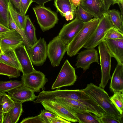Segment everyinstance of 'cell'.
Here are the masks:
<instances>
[{
  "label": "cell",
  "mask_w": 123,
  "mask_h": 123,
  "mask_svg": "<svg viewBox=\"0 0 123 123\" xmlns=\"http://www.w3.org/2000/svg\"><path fill=\"white\" fill-rule=\"evenodd\" d=\"M80 91L92 99L105 113V115L119 120L121 122V115L111 102L108 93L104 89L91 83Z\"/></svg>",
  "instance_id": "1"
},
{
  "label": "cell",
  "mask_w": 123,
  "mask_h": 123,
  "mask_svg": "<svg viewBox=\"0 0 123 123\" xmlns=\"http://www.w3.org/2000/svg\"><path fill=\"white\" fill-rule=\"evenodd\" d=\"M100 18H94L85 23L83 27L68 45L67 53L70 57L77 54L80 49L91 37L96 29Z\"/></svg>",
  "instance_id": "2"
},
{
  "label": "cell",
  "mask_w": 123,
  "mask_h": 123,
  "mask_svg": "<svg viewBox=\"0 0 123 123\" xmlns=\"http://www.w3.org/2000/svg\"><path fill=\"white\" fill-rule=\"evenodd\" d=\"M100 18V21L94 33L83 47L86 49L94 48L103 41L107 31L110 28L114 27L107 12Z\"/></svg>",
  "instance_id": "3"
},
{
  "label": "cell",
  "mask_w": 123,
  "mask_h": 123,
  "mask_svg": "<svg viewBox=\"0 0 123 123\" xmlns=\"http://www.w3.org/2000/svg\"><path fill=\"white\" fill-rule=\"evenodd\" d=\"M67 46L59 35L49 42L47 45V55L52 66L59 65L67 51Z\"/></svg>",
  "instance_id": "4"
},
{
  "label": "cell",
  "mask_w": 123,
  "mask_h": 123,
  "mask_svg": "<svg viewBox=\"0 0 123 123\" xmlns=\"http://www.w3.org/2000/svg\"><path fill=\"white\" fill-rule=\"evenodd\" d=\"M38 23L43 31L54 27L58 18L56 13L42 6L39 5L33 8Z\"/></svg>",
  "instance_id": "5"
},
{
  "label": "cell",
  "mask_w": 123,
  "mask_h": 123,
  "mask_svg": "<svg viewBox=\"0 0 123 123\" xmlns=\"http://www.w3.org/2000/svg\"><path fill=\"white\" fill-rule=\"evenodd\" d=\"M77 76L75 68L67 59L52 87V89L73 85L76 81Z\"/></svg>",
  "instance_id": "6"
},
{
  "label": "cell",
  "mask_w": 123,
  "mask_h": 123,
  "mask_svg": "<svg viewBox=\"0 0 123 123\" xmlns=\"http://www.w3.org/2000/svg\"><path fill=\"white\" fill-rule=\"evenodd\" d=\"M98 48L101 72V80L99 85L104 89L111 77L110 72L111 57L103 41L98 45Z\"/></svg>",
  "instance_id": "7"
},
{
  "label": "cell",
  "mask_w": 123,
  "mask_h": 123,
  "mask_svg": "<svg viewBox=\"0 0 123 123\" xmlns=\"http://www.w3.org/2000/svg\"><path fill=\"white\" fill-rule=\"evenodd\" d=\"M26 49L34 65L40 66L46 61L47 57V45L44 38H40L33 45Z\"/></svg>",
  "instance_id": "8"
},
{
  "label": "cell",
  "mask_w": 123,
  "mask_h": 123,
  "mask_svg": "<svg viewBox=\"0 0 123 123\" xmlns=\"http://www.w3.org/2000/svg\"><path fill=\"white\" fill-rule=\"evenodd\" d=\"M48 80L43 73L36 70L23 75L21 77L23 85L37 92H39L41 89L43 90L45 89L44 86Z\"/></svg>",
  "instance_id": "9"
},
{
  "label": "cell",
  "mask_w": 123,
  "mask_h": 123,
  "mask_svg": "<svg viewBox=\"0 0 123 123\" xmlns=\"http://www.w3.org/2000/svg\"><path fill=\"white\" fill-rule=\"evenodd\" d=\"M84 24V23L76 15L74 19L63 26L58 35L64 43L68 45L81 29Z\"/></svg>",
  "instance_id": "10"
},
{
  "label": "cell",
  "mask_w": 123,
  "mask_h": 123,
  "mask_svg": "<svg viewBox=\"0 0 123 123\" xmlns=\"http://www.w3.org/2000/svg\"><path fill=\"white\" fill-rule=\"evenodd\" d=\"M23 43L22 36L14 30H10L0 35V47L2 52L9 49L14 50Z\"/></svg>",
  "instance_id": "11"
},
{
  "label": "cell",
  "mask_w": 123,
  "mask_h": 123,
  "mask_svg": "<svg viewBox=\"0 0 123 123\" xmlns=\"http://www.w3.org/2000/svg\"><path fill=\"white\" fill-rule=\"evenodd\" d=\"M78 53L75 66L76 68H80L85 72L93 62L99 64L97 51L94 48L86 49Z\"/></svg>",
  "instance_id": "12"
},
{
  "label": "cell",
  "mask_w": 123,
  "mask_h": 123,
  "mask_svg": "<svg viewBox=\"0 0 123 123\" xmlns=\"http://www.w3.org/2000/svg\"><path fill=\"white\" fill-rule=\"evenodd\" d=\"M45 109L71 123L78 122L76 116L60 105L53 101L40 102Z\"/></svg>",
  "instance_id": "13"
},
{
  "label": "cell",
  "mask_w": 123,
  "mask_h": 123,
  "mask_svg": "<svg viewBox=\"0 0 123 123\" xmlns=\"http://www.w3.org/2000/svg\"><path fill=\"white\" fill-rule=\"evenodd\" d=\"M7 92L8 95L14 101L22 103L33 101L37 97L33 91L24 85Z\"/></svg>",
  "instance_id": "14"
},
{
  "label": "cell",
  "mask_w": 123,
  "mask_h": 123,
  "mask_svg": "<svg viewBox=\"0 0 123 123\" xmlns=\"http://www.w3.org/2000/svg\"><path fill=\"white\" fill-rule=\"evenodd\" d=\"M111 57L117 63L123 65V38H105L103 41Z\"/></svg>",
  "instance_id": "15"
},
{
  "label": "cell",
  "mask_w": 123,
  "mask_h": 123,
  "mask_svg": "<svg viewBox=\"0 0 123 123\" xmlns=\"http://www.w3.org/2000/svg\"><path fill=\"white\" fill-rule=\"evenodd\" d=\"M14 50L21 66L23 75L27 74L36 70L32 65L26 48L23 43L17 47Z\"/></svg>",
  "instance_id": "16"
},
{
  "label": "cell",
  "mask_w": 123,
  "mask_h": 123,
  "mask_svg": "<svg viewBox=\"0 0 123 123\" xmlns=\"http://www.w3.org/2000/svg\"><path fill=\"white\" fill-rule=\"evenodd\" d=\"M80 5L96 18H100L107 12L101 0H81Z\"/></svg>",
  "instance_id": "17"
},
{
  "label": "cell",
  "mask_w": 123,
  "mask_h": 123,
  "mask_svg": "<svg viewBox=\"0 0 123 123\" xmlns=\"http://www.w3.org/2000/svg\"><path fill=\"white\" fill-rule=\"evenodd\" d=\"M111 79L110 89L113 92H123V65L117 63Z\"/></svg>",
  "instance_id": "18"
},
{
  "label": "cell",
  "mask_w": 123,
  "mask_h": 123,
  "mask_svg": "<svg viewBox=\"0 0 123 123\" xmlns=\"http://www.w3.org/2000/svg\"><path fill=\"white\" fill-rule=\"evenodd\" d=\"M0 62L15 68L22 72L21 66L14 50H8L0 54Z\"/></svg>",
  "instance_id": "19"
},
{
  "label": "cell",
  "mask_w": 123,
  "mask_h": 123,
  "mask_svg": "<svg viewBox=\"0 0 123 123\" xmlns=\"http://www.w3.org/2000/svg\"><path fill=\"white\" fill-rule=\"evenodd\" d=\"M24 32L30 47L33 45L38 40L36 36L35 28L28 15L26 16Z\"/></svg>",
  "instance_id": "20"
},
{
  "label": "cell",
  "mask_w": 123,
  "mask_h": 123,
  "mask_svg": "<svg viewBox=\"0 0 123 123\" xmlns=\"http://www.w3.org/2000/svg\"><path fill=\"white\" fill-rule=\"evenodd\" d=\"M72 113L75 115L80 123H101L99 117L89 111H73Z\"/></svg>",
  "instance_id": "21"
},
{
  "label": "cell",
  "mask_w": 123,
  "mask_h": 123,
  "mask_svg": "<svg viewBox=\"0 0 123 123\" xmlns=\"http://www.w3.org/2000/svg\"><path fill=\"white\" fill-rule=\"evenodd\" d=\"M54 5L64 17L70 12H72L74 15H75L76 9L74 8L70 0H55Z\"/></svg>",
  "instance_id": "22"
},
{
  "label": "cell",
  "mask_w": 123,
  "mask_h": 123,
  "mask_svg": "<svg viewBox=\"0 0 123 123\" xmlns=\"http://www.w3.org/2000/svg\"><path fill=\"white\" fill-rule=\"evenodd\" d=\"M9 0H0V23L9 29L8 22L10 13Z\"/></svg>",
  "instance_id": "23"
},
{
  "label": "cell",
  "mask_w": 123,
  "mask_h": 123,
  "mask_svg": "<svg viewBox=\"0 0 123 123\" xmlns=\"http://www.w3.org/2000/svg\"><path fill=\"white\" fill-rule=\"evenodd\" d=\"M10 15L17 25L24 31L26 23V16L21 14L14 8L10 2L9 4Z\"/></svg>",
  "instance_id": "24"
},
{
  "label": "cell",
  "mask_w": 123,
  "mask_h": 123,
  "mask_svg": "<svg viewBox=\"0 0 123 123\" xmlns=\"http://www.w3.org/2000/svg\"><path fill=\"white\" fill-rule=\"evenodd\" d=\"M113 26L121 32L123 33V22L120 13L115 9L108 10L107 11Z\"/></svg>",
  "instance_id": "25"
},
{
  "label": "cell",
  "mask_w": 123,
  "mask_h": 123,
  "mask_svg": "<svg viewBox=\"0 0 123 123\" xmlns=\"http://www.w3.org/2000/svg\"><path fill=\"white\" fill-rule=\"evenodd\" d=\"M20 72L15 68L0 62V75L6 76L9 78H17L20 76Z\"/></svg>",
  "instance_id": "26"
},
{
  "label": "cell",
  "mask_w": 123,
  "mask_h": 123,
  "mask_svg": "<svg viewBox=\"0 0 123 123\" xmlns=\"http://www.w3.org/2000/svg\"><path fill=\"white\" fill-rule=\"evenodd\" d=\"M110 97V99L117 110L123 115V91H116Z\"/></svg>",
  "instance_id": "27"
},
{
  "label": "cell",
  "mask_w": 123,
  "mask_h": 123,
  "mask_svg": "<svg viewBox=\"0 0 123 123\" xmlns=\"http://www.w3.org/2000/svg\"><path fill=\"white\" fill-rule=\"evenodd\" d=\"M23 85L22 81L17 80L7 81H0V92H8L18 87Z\"/></svg>",
  "instance_id": "28"
},
{
  "label": "cell",
  "mask_w": 123,
  "mask_h": 123,
  "mask_svg": "<svg viewBox=\"0 0 123 123\" xmlns=\"http://www.w3.org/2000/svg\"><path fill=\"white\" fill-rule=\"evenodd\" d=\"M15 106L9 112L12 123H16L23 111L22 103L15 101Z\"/></svg>",
  "instance_id": "29"
},
{
  "label": "cell",
  "mask_w": 123,
  "mask_h": 123,
  "mask_svg": "<svg viewBox=\"0 0 123 123\" xmlns=\"http://www.w3.org/2000/svg\"><path fill=\"white\" fill-rule=\"evenodd\" d=\"M2 111L5 113L9 112L15 106V101L6 93L3 96L2 102Z\"/></svg>",
  "instance_id": "30"
},
{
  "label": "cell",
  "mask_w": 123,
  "mask_h": 123,
  "mask_svg": "<svg viewBox=\"0 0 123 123\" xmlns=\"http://www.w3.org/2000/svg\"><path fill=\"white\" fill-rule=\"evenodd\" d=\"M8 25L10 30L14 29L15 30L21 35L23 39L24 44L26 48L30 47L24 31L17 25L10 14L9 20Z\"/></svg>",
  "instance_id": "31"
},
{
  "label": "cell",
  "mask_w": 123,
  "mask_h": 123,
  "mask_svg": "<svg viewBox=\"0 0 123 123\" xmlns=\"http://www.w3.org/2000/svg\"><path fill=\"white\" fill-rule=\"evenodd\" d=\"M75 15L78 16L84 23L89 21L92 19L93 17L83 8L80 4L76 9Z\"/></svg>",
  "instance_id": "32"
},
{
  "label": "cell",
  "mask_w": 123,
  "mask_h": 123,
  "mask_svg": "<svg viewBox=\"0 0 123 123\" xmlns=\"http://www.w3.org/2000/svg\"><path fill=\"white\" fill-rule=\"evenodd\" d=\"M105 38L113 39L123 38V33L114 27H112L107 31L104 37V39Z\"/></svg>",
  "instance_id": "33"
},
{
  "label": "cell",
  "mask_w": 123,
  "mask_h": 123,
  "mask_svg": "<svg viewBox=\"0 0 123 123\" xmlns=\"http://www.w3.org/2000/svg\"><path fill=\"white\" fill-rule=\"evenodd\" d=\"M40 114L44 123H50V119L56 116L55 114L46 110H41Z\"/></svg>",
  "instance_id": "34"
},
{
  "label": "cell",
  "mask_w": 123,
  "mask_h": 123,
  "mask_svg": "<svg viewBox=\"0 0 123 123\" xmlns=\"http://www.w3.org/2000/svg\"><path fill=\"white\" fill-rule=\"evenodd\" d=\"M32 0H20L19 13L23 15H25L28 8Z\"/></svg>",
  "instance_id": "35"
},
{
  "label": "cell",
  "mask_w": 123,
  "mask_h": 123,
  "mask_svg": "<svg viewBox=\"0 0 123 123\" xmlns=\"http://www.w3.org/2000/svg\"><path fill=\"white\" fill-rule=\"evenodd\" d=\"M20 123H44L42 119L40 114L35 116L25 118L20 122Z\"/></svg>",
  "instance_id": "36"
},
{
  "label": "cell",
  "mask_w": 123,
  "mask_h": 123,
  "mask_svg": "<svg viewBox=\"0 0 123 123\" xmlns=\"http://www.w3.org/2000/svg\"><path fill=\"white\" fill-rule=\"evenodd\" d=\"M101 123H122L119 120L105 115H104L99 117Z\"/></svg>",
  "instance_id": "37"
},
{
  "label": "cell",
  "mask_w": 123,
  "mask_h": 123,
  "mask_svg": "<svg viewBox=\"0 0 123 123\" xmlns=\"http://www.w3.org/2000/svg\"><path fill=\"white\" fill-rule=\"evenodd\" d=\"M68 123L70 122L56 115L50 120V123Z\"/></svg>",
  "instance_id": "38"
},
{
  "label": "cell",
  "mask_w": 123,
  "mask_h": 123,
  "mask_svg": "<svg viewBox=\"0 0 123 123\" xmlns=\"http://www.w3.org/2000/svg\"><path fill=\"white\" fill-rule=\"evenodd\" d=\"M15 10L19 12L20 0H9Z\"/></svg>",
  "instance_id": "39"
},
{
  "label": "cell",
  "mask_w": 123,
  "mask_h": 123,
  "mask_svg": "<svg viewBox=\"0 0 123 123\" xmlns=\"http://www.w3.org/2000/svg\"><path fill=\"white\" fill-rule=\"evenodd\" d=\"M105 7L107 11L113 3L114 0H101Z\"/></svg>",
  "instance_id": "40"
},
{
  "label": "cell",
  "mask_w": 123,
  "mask_h": 123,
  "mask_svg": "<svg viewBox=\"0 0 123 123\" xmlns=\"http://www.w3.org/2000/svg\"><path fill=\"white\" fill-rule=\"evenodd\" d=\"M3 123H12L9 112L5 114Z\"/></svg>",
  "instance_id": "41"
},
{
  "label": "cell",
  "mask_w": 123,
  "mask_h": 123,
  "mask_svg": "<svg viewBox=\"0 0 123 123\" xmlns=\"http://www.w3.org/2000/svg\"><path fill=\"white\" fill-rule=\"evenodd\" d=\"M10 30L9 29L0 23V35Z\"/></svg>",
  "instance_id": "42"
},
{
  "label": "cell",
  "mask_w": 123,
  "mask_h": 123,
  "mask_svg": "<svg viewBox=\"0 0 123 123\" xmlns=\"http://www.w3.org/2000/svg\"><path fill=\"white\" fill-rule=\"evenodd\" d=\"M74 8H76L80 4L81 0H70Z\"/></svg>",
  "instance_id": "43"
},
{
  "label": "cell",
  "mask_w": 123,
  "mask_h": 123,
  "mask_svg": "<svg viewBox=\"0 0 123 123\" xmlns=\"http://www.w3.org/2000/svg\"><path fill=\"white\" fill-rule=\"evenodd\" d=\"M53 0H32V2L36 3L40 5L43 6L46 3Z\"/></svg>",
  "instance_id": "44"
},
{
  "label": "cell",
  "mask_w": 123,
  "mask_h": 123,
  "mask_svg": "<svg viewBox=\"0 0 123 123\" xmlns=\"http://www.w3.org/2000/svg\"><path fill=\"white\" fill-rule=\"evenodd\" d=\"M5 93L0 92V113L2 111V102L3 97Z\"/></svg>",
  "instance_id": "45"
},
{
  "label": "cell",
  "mask_w": 123,
  "mask_h": 123,
  "mask_svg": "<svg viewBox=\"0 0 123 123\" xmlns=\"http://www.w3.org/2000/svg\"><path fill=\"white\" fill-rule=\"evenodd\" d=\"M119 7L120 8V11L121 12V13H120L122 19L123 20V3H119L118 4Z\"/></svg>",
  "instance_id": "46"
},
{
  "label": "cell",
  "mask_w": 123,
  "mask_h": 123,
  "mask_svg": "<svg viewBox=\"0 0 123 123\" xmlns=\"http://www.w3.org/2000/svg\"><path fill=\"white\" fill-rule=\"evenodd\" d=\"M5 114L3 113L2 111L0 113V123H3L4 117Z\"/></svg>",
  "instance_id": "47"
},
{
  "label": "cell",
  "mask_w": 123,
  "mask_h": 123,
  "mask_svg": "<svg viewBox=\"0 0 123 123\" xmlns=\"http://www.w3.org/2000/svg\"><path fill=\"white\" fill-rule=\"evenodd\" d=\"M123 3V0H114L113 3L112 5H113L115 4H118L119 3Z\"/></svg>",
  "instance_id": "48"
}]
</instances>
